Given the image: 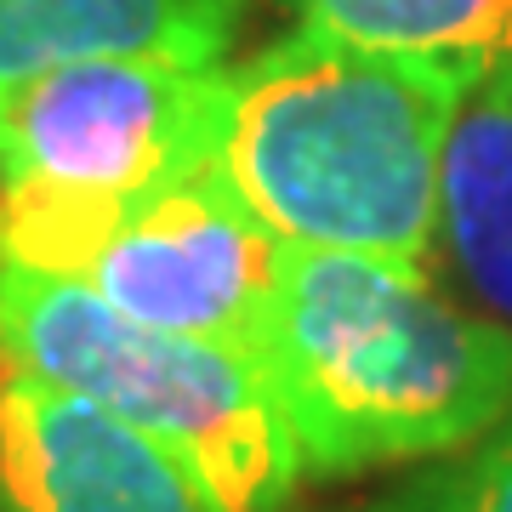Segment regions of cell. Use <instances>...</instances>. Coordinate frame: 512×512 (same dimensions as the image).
<instances>
[{
	"instance_id": "cell-4",
	"label": "cell",
	"mask_w": 512,
	"mask_h": 512,
	"mask_svg": "<svg viewBox=\"0 0 512 512\" xmlns=\"http://www.w3.org/2000/svg\"><path fill=\"white\" fill-rule=\"evenodd\" d=\"M6 376L92 399L177 456L222 512H279L302 456L262 359L200 336L154 330L109 308L92 285L0 256Z\"/></svg>"
},
{
	"instance_id": "cell-1",
	"label": "cell",
	"mask_w": 512,
	"mask_h": 512,
	"mask_svg": "<svg viewBox=\"0 0 512 512\" xmlns=\"http://www.w3.org/2000/svg\"><path fill=\"white\" fill-rule=\"evenodd\" d=\"M262 376L302 473L348 478L484 439L512 410V336L427 262L279 245Z\"/></svg>"
},
{
	"instance_id": "cell-12",
	"label": "cell",
	"mask_w": 512,
	"mask_h": 512,
	"mask_svg": "<svg viewBox=\"0 0 512 512\" xmlns=\"http://www.w3.org/2000/svg\"><path fill=\"white\" fill-rule=\"evenodd\" d=\"M0 512H18V507H6V501H0Z\"/></svg>"
},
{
	"instance_id": "cell-8",
	"label": "cell",
	"mask_w": 512,
	"mask_h": 512,
	"mask_svg": "<svg viewBox=\"0 0 512 512\" xmlns=\"http://www.w3.org/2000/svg\"><path fill=\"white\" fill-rule=\"evenodd\" d=\"M245 0H0V86L74 57L222 63Z\"/></svg>"
},
{
	"instance_id": "cell-5",
	"label": "cell",
	"mask_w": 512,
	"mask_h": 512,
	"mask_svg": "<svg viewBox=\"0 0 512 512\" xmlns=\"http://www.w3.org/2000/svg\"><path fill=\"white\" fill-rule=\"evenodd\" d=\"M274 279L279 239L245 211L217 160L137 200L80 268V285L109 308L251 359H262Z\"/></svg>"
},
{
	"instance_id": "cell-6",
	"label": "cell",
	"mask_w": 512,
	"mask_h": 512,
	"mask_svg": "<svg viewBox=\"0 0 512 512\" xmlns=\"http://www.w3.org/2000/svg\"><path fill=\"white\" fill-rule=\"evenodd\" d=\"M0 501L18 512H222L137 427L23 376L0 382Z\"/></svg>"
},
{
	"instance_id": "cell-9",
	"label": "cell",
	"mask_w": 512,
	"mask_h": 512,
	"mask_svg": "<svg viewBox=\"0 0 512 512\" xmlns=\"http://www.w3.org/2000/svg\"><path fill=\"white\" fill-rule=\"evenodd\" d=\"M302 29L461 69L512 63V0H279Z\"/></svg>"
},
{
	"instance_id": "cell-2",
	"label": "cell",
	"mask_w": 512,
	"mask_h": 512,
	"mask_svg": "<svg viewBox=\"0 0 512 512\" xmlns=\"http://www.w3.org/2000/svg\"><path fill=\"white\" fill-rule=\"evenodd\" d=\"M228 74L217 165L279 245L433 256L444 137L473 69L296 23Z\"/></svg>"
},
{
	"instance_id": "cell-7",
	"label": "cell",
	"mask_w": 512,
	"mask_h": 512,
	"mask_svg": "<svg viewBox=\"0 0 512 512\" xmlns=\"http://www.w3.org/2000/svg\"><path fill=\"white\" fill-rule=\"evenodd\" d=\"M433 251L450 291L512 336V63L478 74L450 120Z\"/></svg>"
},
{
	"instance_id": "cell-10",
	"label": "cell",
	"mask_w": 512,
	"mask_h": 512,
	"mask_svg": "<svg viewBox=\"0 0 512 512\" xmlns=\"http://www.w3.org/2000/svg\"><path fill=\"white\" fill-rule=\"evenodd\" d=\"M410 512H512V410L484 439L456 450V467H439L399 495Z\"/></svg>"
},
{
	"instance_id": "cell-3",
	"label": "cell",
	"mask_w": 512,
	"mask_h": 512,
	"mask_svg": "<svg viewBox=\"0 0 512 512\" xmlns=\"http://www.w3.org/2000/svg\"><path fill=\"white\" fill-rule=\"evenodd\" d=\"M234 74L177 57H74L0 86V256L80 279L137 200L217 160Z\"/></svg>"
},
{
	"instance_id": "cell-11",
	"label": "cell",
	"mask_w": 512,
	"mask_h": 512,
	"mask_svg": "<svg viewBox=\"0 0 512 512\" xmlns=\"http://www.w3.org/2000/svg\"><path fill=\"white\" fill-rule=\"evenodd\" d=\"M365 512H410L404 501H382V507H365Z\"/></svg>"
}]
</instances>
